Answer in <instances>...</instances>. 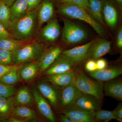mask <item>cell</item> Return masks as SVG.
Here are the masks:
<instances>
[{"instance_id":"obj_24","label":"cell","mask_w":122,"mask_h":122,"mask_svg":"<svg viewBox=\"0 0 122 122\" xmlns=\"http://www.w3.org/2000/svg\"><path fill=\"white\" fill-rule=\"evenodd\" d=\"M10 9L11 21L21 17L28 13L27 0H16Z\"/></svg>"},{"instance_id":"obj_41","label":"cell","mask_w":122,"mask_h":122,"mask_svg":"<svg viewBox=\"0 0 122 122\" xmlns=\"http://www.w3.org/2000/svg\"><path fill=\"white\" fill-rule=\"evenodd\" d=\"M60 120L62 122H74L68 116L63 114L60 116Z\"/></svg>"},{"instance_id":"obj_44","label":"cell","mask_w":122,"mask_h":122,"mask_svg":"<svg viewBox=\"0 0 122 122\" xmlns=\"http://www.w3.org/2000/svg\"><path fill=\"white\" fill-rule=\"evenodd\" d=\"M64 3H72V0H62Z\"/></svg>"},{"instance_id":"obj_6","label":"cell","mask_w":122,"mask_h":122,"mask_svg":"<svg viewBox=\"0 0 122 122\" xmlns=\"http://www.w3.org/2000/svg\"><path fill=\"white\" fill-rule=\"evenodd\" d=\"M61 34L60 25L57 18H53L40 31L39 37L44 41L54 42L58 39Z\"/></svg>"},{"instance_id":"obj_23","label":"cell","mask_w":122,"mask_h":122,"mask_svg":"<svg viewBox=\"0 0 122 122\" xmlns=\"http://www.w3.org/2000/svg\"><path fill=\"white\" fill-rule=\"evenodd\" d=\"M11 115L12 117L19 119L22 122L30 121L36 118L35 111L26 106H17L14 109Z\"/></svg>"},{"instance_id":"obj_10","label":"cell","mask_w":122,"mask_h":122,"mask_svg":"<svg viewBox=\"0 0 122 122\" xmlns=\"http://www.w3.org/2000/svg\"><path fill=\"white\" fill-rule=\"evenodd\" d=\"M111 42L100 39L93 42L87 51L86 59L96 60L109 53L111 48Z\"/></svg>"},{"instance_id":"obj_36","label":"cell","mask_w":122,"mask_h":122,"mask_svg":"<svg viewBox=\"0 0 122 122\" xmlns=\"http://www.w3.org/2000/svg\"><path fill=\"white\" fill-rule=\"evenodd\" d=\"M72 3L84 9L87 12H89L88 0H72Z\"/></svg>"},{"instance_id":"obj_34","label":"cell","mask_w":122,"mask_h":122,"mask_svg":"<svg viewBox=\"0 0 122 122\" xmlns=\"http://www.w3.org/2000/svg\"><path fill=\"white\" fill-rule=\"evenodd\" d=\"M28 12L35 10L44 0H26Z\"/></svg>"},{"instance_id":"obj_43","label":"cell","mask_w":122,"mask_h":122,"mask_svg":"<svg viewBox=\"0 0 122 122\" xmlns=\"http://www.w3.org/2000/svg\"><path fill=\"white\" fill-rule=\"evenodd\" d=\"M8 122H23L22 120H20L17 118L12 117L9 118Z\"/></svg>"},{"instance_id":"obj_45","label":"cell","mask_w":122,"mask_h":122,"mask_svg":"<svg viewBox=\"0 0 122 122\" xmlns=\"http://www.w3.org/2000/svg\"><path fill=\"white\" fill-rule=\"evenodd\" d=\"M116 1H117L118 3H120V4H122V0H115Z\"/></svg>"},{"instance_id":"obj_21","label":"cell","mask_w":122,"mask_h":122,"mask_svg":"<svg viewBox=\"0 0 122 122\" xmlns=\"http://www.w3.org/2000/svg\"><path fill=\"white\" fill-rule=\"evenodd\" d=\"M107 96L118 100H122V82L121 80L110 81L103 86Z\"/></svg>"},{"instance_id":"obj_18","label":"cell","mask_w":122,"mask_h":122,"mask_svg":"<svg viewBox=\"0 0 122 122\" xmlns=\"http://www.w3.org/2000/svg\"><path fill=\"white\" fill-rule=\"evenodd\" d=\"M76 75L72 70L69 72L48 75L49 82L57 86L65 87L74 84Z\"/></svg>"},{"instance_id":"obj_46","label":"cell","mask_w":122,"mask_h":122,"mask_svg":"<svg viewBox=\"0 0 122 122\" xmlns=\"http://www.w3.org/2000/svg\"><path fill=\"white\" fill-rule=\"evenodd\" d=\"M1 1H2V0H0V4L1 2Z\"/></svg>"},{"instance_id":"obj_32","label":"cell","mask_w":122,"mask_h":122,"mask_svg":"<svg viewBox=\"0 0 122 122\" xmlns=\"http://www.w3.org/2000/svg\"><path fill=\"white\" fill-rule=\"evenodd\" d=\"M0 65H14L12 52L0 49Z\"/></svg>"},{"instance_id":"obj_27","label":"cell","mask_w":122,"mask_h":122,"mask_svg":"<svg viewBox=\"0 0 122 122\" xmlns=\"http://www.w3.org/2000/svg\"><path fill=\"white\" fill-rule=\"evenodd\" d=\"M30 41H24L14 38L0 39V49L12 52Z\"/></svg>"},{"instance_id":"obj_35","label":"cell","mask_w":122,"mask_h":122,"mask_svg":"<svg viewBox=\"0 0 122 122\" xmlns=\"http://www.w3.org/2000/svg\"><path fill=\"white\" fill-rule=\"evenodd\" d=\"M88 60L85 65V69L90 73L96 71L97 70L96 61L92 59Z\"/></svg>"},{"instance_id":"obj_25","label":"cell","mask_w":122,"mask_h":122,"mask_svg":"<svg viewBox=\"0 0 122 122\" xmlns=\"http://www.w3.org/2000/svg\"><path fill=\"white\" fill-rule=\"evenodd\" d=\"M13 97L5 98L0 97V118H9L14 109Z\"/></svg>"},{"instance_id":"obj_17","label":"cell","mask_w":122,"mask_h":122,"mask_svg":"<svg viewBox=\"0 0 122 122\" xmlns=\"http://www.w3.org/2000/svg\"><path fill=\"white\" fill-rule=\"evenodd\" d=\"M102 14L105 23L110 28L114 29L118 18L117 11L114 5L110 1H103Z\"/></svg>"},{"instance_id":"obj_22","label":"cell","mask_w":122,"mask_h":122,"mask_svg":"<svg viewBox=\"0 0 122 122\" xmlns=\"http://www.w3.org/2000/svg\"><path fill=\"white\" fill-rule=\"evenodd\" d=\"M32 94L28 88L22 87L18 90L14 98V105L17 106H26L32 102Z\"/></svg>"},{"instance_id":"obj_15","label":"cell","mask_w":122,"mask_h":122,"mask_svg":"<svg viewBox=\"0 0 122 122\" xmlns=\"http://www.w3.org/2000/svg\"><path fill=\"white\" fill-rule=\"evenodd\" d=\"M101 102L94 97L82 93L73 106L85 110L97 111L101 109Z\"/></svg>"},{"instance_id":"obj_19","label":"cell","mask_w":122,"mask_h":122,"mask_svg":"<svg viewBox=\"0 0 122 122\" xmlns=\"http://www.w3.org/2000/svg\"><path fill=\"white\" fill-rule=\"evenodd\" d=\"M37 87L42 95L54 108H57L59 105L60 96L56 90L50 84L45 82L39 83Z\"/></svg>"},{"instance_id":"obj_4","label":"cell","mask_w":122,"mask_h":122,"mask_svg":"<svg viewBox=\"0 0 122 122\" xmlns=\"http://www.w3.org/2000/svg\"><path fill=\"white\" fill-rule=\"evenodd\" d=\"M74 84L81 93L93 96L102 102L103 97L102 82L94 81L80 72L76 75Z\"/></svg>"},{"instance_id":"obj_2","label":"cell","mask_w":122,"mask_h":122,"mask_svg":"<svg viewBox=\"0 0 122 122\" xmlns=\"http://www.w3.org/2000/svg\"><path fill=\"white\" fill-rule=\"evenodd\" d=\"M58 12L62 16L82 21L89 25L100 36L105 34L103 26L98 23L87 11L73 3H64L58 8Z\"/></svg>"},{"instance_id":"obj_37","label":"cell","mask_w":122,"mask_h":122,"mask_svg":"<svg viewBox=\"0 0 122 122\" xmlns=\"http://www.w3.org/2000/svg\"><path fill=\"white\" fill-rule=\"evenodd\" d=\"M14 38L12 35L0 23V39Z\"/></svg>"},{"instance_id":"obj_5","label":"cell","mask_w":122,"mask_h":122,"mask_svg":"<svg viewBox=\"0 0 122 122\" xmlns=\"http://www.w3.org/2000/svg\"><path fill=\"white\" fill-rule=\"evenodd\" d=\"M63 21L62 39L65 43L68 45L78 44L87 38V33L80 25L66 18H63Z\"/></svg>"},{"instance_id":"obj_13","label":"cell","mask_w":122,"mask_h":122,"mask_svg":"<svg viewBox=\"0 0 122 122\" xmlns=\"http://www.w3.org/2000/svg\"><path fill=\"white\" fill-rule=\"evenodd\" d=\"M32 92L39 112L50 122H56V118L50 105L44 96L36 90L33 89Z\"/></svg>"},{"instance_id":"obj_40","label":"cell","mask_w":122,"mask_h":122,"mask_svg":"<svg viewBox=\"0 0 122 122\" xmlns=\"http://www.w3.org/2000/svg\"><path fill=\"white\" fill-rule=\"evenodd\" d=\"M116 46L119 49H122V28H120L117 34L116 38Z\"/></svg>"},{"instance_id":"obj_39","label":"cell","mask_w":122,"mask_h":122,"mask_svg":"<svg viewBox=\"0 0 122 122\" xmlns=\"http://www.w3.org/2000/svg\"><path fill=\"white\" fill-rule=\"evenodd\" d=\"M96 60L97 70H102L107 68V63L106 59L100 58Z\"/></svg>"},{"instance_id":"obj_20","label":"cell","mask_w":122,"mask_h":122,"mask_svg":"<svg viewBox=\"0 0 122 122\" xmlns=\"http://www.w3.org/2000/svg\"><path fill=\"white\" fill-rule=\"evenodd\" d=\"M89 1V14L98 23L103 27L106 24L102 14V0H88Z\"/></svg>"},{"instance_id":"obj_9","label":"cell","mask_w":122,"mask_h":122,"mask_svg":"<svg viewBox=\"0 0 122 122\" xmlns=\"http://www.w3.org/2000/svg\"><path fill=\"white\" fill-rule=\"evenodd\" d=\"M96 111H86L73 106L64 110L63 114L74 122H94Z\"/></svg>"},{"instance_id":"obj_14","label":"cell","mask_w":122,"mask_h":122,"mask_svg":"<svg viewBox=\"0 0 122 122\" xmlns=\"http://www.w3.org/2000/svg\"><path fill=\"white\" fill-rule=\"evenodd\" d=\"M122 74V67L115 66L97 70L94 72L90 73L89 75L95 80L102 82L111 81Z\"/></svg>"},{"instance_id":"obj_31","label":"cell","mask_w":122,"mask_h":122,"mask_svg":"<svg viewBox=\"0 0 122 122\" xmlns=\"http://www.w3.org/2000/svg\"><path fill=\"white\" fill-rule=\"evenodd\" d=\"M15 92L13 85L6 84L0 81V97H10L13 96Z\"/></svg>"},{"instance_id":"obj_30","label":"cell","mask_w":122,"mask_h":122,"mask_svg":"<svg viewBox=\"0 0 122 122\" xmlns=\"http://www.w3.org/2000/svg\"><path fill=\"white\" fill-rule=\"evenodd\" d=\"M95 119L96 122L104 120L105 122H108L112 119L117 120L115 116L113 111H109L101 109L95 112Z\"/></svg>"},{"instance_id":"obj_29","label":"cell","mask_w":122,"mask_h":122,"mask_svg":"<svg viewBox=\"0 0 122 122\" xmlns=\"http://www.w3.org/2000/svg\"><path fill=\"white\" fill-rule=\"evenodd\" d=\"M18 71L14 70L7 72L0 78V81L9 85H13L17 83L20 80Z\"/></svg>"},{"instance_id":"obj_12","label":"cell","mask_w":122,"mask_h":122,"mask_svg":"<svg viewBox=\"0 0 122 122\" xmlns=\"http://www.w3.org/2000/svg\"><path fill=\"white\" fill-rule=\"evenodd\" d=\"M62 52V49L58 45L53 46L44 51L38 62L41 71H44L49 68L57 59Z\"/></svg>"},{"instance_id":"obj_3","label":"cell","mask_w":122,"mask_h":122,"mask_svg":"<svg viewBox=\"0 0 122 122\" xmlns=\"http://www.w3.org/2000/svg\"><path fill=\"white\" fill-rule=\"evenodd\" d=\"M45 48L44 42H29L12 52L14 64H21L39 59Z\"/></svg>"},{"instance_id":"obj_26","label":"cell","mask_w":122,"mask_h":122,"mask_svg":"<svg viewBox=\"0 0 122 122\" xmlns=\"http://www.w3.org/2000/svg\"><path fill=\"white\" fill-rule=\"evenodd\" d=\"M20 76L23 80L28 81L33 78L39 69V62H35L20 69Z\"/></svg>"},{"instance_id":"obj_33","label":"cell","mask_w":122,"mask_h":122,"mask_svg":"<svg viewBox=\"0 0 122 122\" xmlns=\"http://www.w3.org/2000/svg\"><path fill=\"white\" fill-rule=\"evenodd\" d=\"M24 63L19 64H14L10 65H0V78L7 72L14 70L20 69L24 67Z\"/></svg>"},{"instance_id":"obj_42","label":"cell","mask_w":122,"mask_h":122,"mask_svg":"<svg viewBox=\"0 0 122 122\" xmlns=\"http://www.w3.org/2000/svg\"><path fill=\"white\" fill-rule=\"evenodd\" d=\"M16 0H2V2L8 7H10Z\"/></svg>"},{"instance_id":"obj_1","label":"cell","mask_w":122,"mask_h":122,"mask_svg":"<svg viewBox=\"0 0 122 122\" xmlns=\"http://www.w3.org/2000/svg\"><path fill=\"white\" fill-rule=\"evenodd\" d=\"M14 38L24 41H30L38 32L36 9L25 15L11 21L8 30Z\"/></svg>"},{"instance_id":"obj_38","label":"cell","mask_w":122,"mask_h":122,"mask_svg":"<svg viewBox=\"0 0 122 122\" xmlns=\"http://www.w3.org/2000/svg\"><path fill=\"white\" fill-rule=\"evenodd\" d=\"M114 115L118 122H122V105L120 103L113 110Z\"/></svg>"},{"instance_id":"obj_28","label":"cell","mask_w":122,"mask_h":122,"mask_svg":"<svg viewBox=\"0 0 122 122\" xmlns=\"http://www.w3.org/2000/svg\"><path fill=\"white\" fill-rule=\"evenodd\" d=\"M10 17V7H8L2 1L0 4V23L8 31L11 22Z\"/></svg>"},{"instance_id":"obj_8","label":"cell","mask_w":122,"mask_h":122,"mask_svg":"<svg viewBox=\"0 0 122 122\" xmlns=\"http://www.w3.org/2000/svg\"><path fill=\"white\" fill-rule=\"evenodd\" d=\"M81 93L74 83L63 87L59 97V103L62 108L65 110L73 106Z\"/></svg>"},{"instance_id":"obj_16","label":"cell","mask_w":122,"mask_h":122,"mask_svg":"<svg viewBox=\"0 0 122 122\" xmlns=\"http://www.w3.org/2000/svg\"><path fill=\"white\" fill-rule=\"evenodd\" d=\"M75 63L61 55L46 70V75L57 74L71 71Z\"/></svg>"},{"instance_id":"obj_7","label":"cell","mask_w":122,"mask_h":122,"mask_svg":"<svg viewBox=\"0 0 122 122\" xmlns=\"http://www.w3.org/2000/svg\"><path fill=\"white\" fill-rule=\"evenodd\" d=\"M38 23V32L42 25L53 18L55 9L52 0H44L36 9Z\"/></svg>"},{"instance_id":"obj_11","label":"cell","mask_w":122,"mask_h":122,"mask_svg":"<svg viewBox=\"0 0 122 122\" xmlns=\"http://www.w3.org/2000/svg\"><path fill=\"white\" fill-rule=\"evenodd\" d=\"M93 42L91 41L82 45L64 51L62 52L61 55L69 59L75 64L80 63L86 60L87 51Z\"/></svg>"}]
</instances>
